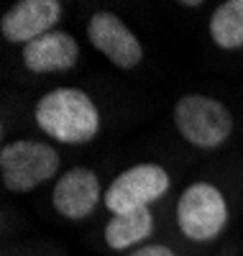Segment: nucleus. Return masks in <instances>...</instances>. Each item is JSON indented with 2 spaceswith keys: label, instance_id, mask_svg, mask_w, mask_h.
<instances>
[{
  "label": "nucleus",
  "instance_id": "9",
  "mask_svg": "<svg viewBox=\"0 0 243 256\" xmlns=\"http://www.w3.org/2000/svg\"><path fill=\"white\" fill-rule=\"evenodd\" d=\"M80 59V46L67 31H52L24 49V64L36 74L67 72Z\"/></svg>",
  "mask_w": 243,
  "mask_h": 256
},
{
  "label": "nucleus",
  "instance_id": "10",
  "mask_svg": "<svg viewBox=\"0 0 243 256\" xmlns=\"http://www.w3.org/2000/svg\"><path fill=\"white\" fill-rule=\"evenodd\" d=\"M154 230V216L151 210H134V212H120L113 216L105 226V244L113 251H126L134 248L141 241H146Z\"/></svg>",
  "mask_w": 243,
  "mask_h": 256
},
{
  "label": "nucleus",
  "instance_id": "2",
  "mask_svg": "<svg viewBox=\"0 0 243 256\" xmlns=\"http://www.w3.org/2000/svg\"><path fill=\"white\" fill-rule=\"evenodd\" d=\"M180 136L197 148H215L233 134V116L220 100L208 95H184L172 110Z\"/></svg>",
  "mask_w": 243,
  "mask_h": 256
},
{
  "label": "nucleus",
  "instance_id": "3",
  "mask_svg": "<svg viewBox=\"0 0 243 256\" xmlns=\"http://www.w3.org/2000/svg\"><path fill=\"white\" fill-rule=\"evenodd\" d=\"M59 172L56 148L41 141H10L0 152V174L10 192H28Z\"/></svg>",
  "mask_w": 243,
  "mask_h": 256
},
{
  "label": "nucleus",
  "instance_id": "5",
  "mask_svg": "<svg viewBox=\"0 0 243 256\" xmlns=\"http://www.w3.org/2000/svg\"><path fill=\"white\" fill-rule=\"evenodd\" d=\"M172 180L166 174V169L159 164H136L120 172L110 187L105 190V205L113 216L120 212H134L144 210L151 202H156L159 198L166 195Z\"/></svg>",
  "mask_w": 243,
  "mask_h": 256
},
{
  "label": "nucleus",
  "instance_id": "8",
  "mask_svg": "<svg viewBox=\"0 0 243 256\" xmlns=\"http://www.w3.org/2000/svg\"><path fill=\"white\" fill-rule=\"evenodd\" d=\"M100 198H105V192L100 187V177L87 166H74L70 172H64L52 190L54 210L70 220L87 218L98 208Z\"/></svg>",
  "mask_w": 243,
  "mask_h": 256
},
{
  "label": "nucleus",
  "instance_id": "11",
  "mask_svg": "<svg viewBox=\"0 0 243 256\" xmlns=\"http://www.w3.org/2000/svg\"><path fill=\"white\" fill-rule=\"evenodd\" d=\"M210 38L220 49L243 46V0H228L210 18Z\"/></svg>",
  "mask_w": 243,
  "mask_h": 256
},
{
  "label": "nucleus",
  "instance_id": "1",
  "mask_svg": "<svg viewBox=\"0 0 243 256\" xmlns=\"http://www.w3.org/2000/svg\"><path fill=\"white\" fill-rule=\"evenodd\" d=\"M36 126L62 144H87L100 131V113L92 98L77 88L46 92L34 110Z\"/></svg>",
  "mask_w": 243,
  "mask_h": 256
},
{
  "label": "nucleus",
  "instance_id": "7",
  "mask_svg": "<svg viewBox=\"0 0 243 256\" xmlns=\"http://www.w3.org/2000/svg\"><path fill=\"white\" fill-rule=\"evenodd\" d=\"M62 18L59 0H20L6 10L0 20V31L10 44H31L54 31Z\"/></svg>",
  "mask_w": 243,
  "mask_h": 256
},
{
  "label": "nucleus",
  "instance_id": "6",
  "mask_svg": "<svg viewBox=\"0 0 243 256\" xmlns=\"http://www.w3.org/2000/svg\"><path fill=\"white\" fill-rule=\"evenodd\" d=\"M87 38L110 64L120 70H134L144 59V46L138 36L116 13H95L87 24Z\"/></svg>",
  "mask_w": 243,
  "mask_h": 256
},
{
  "label": "nucleus",
  "instance_id": "4",
  "mask_svg": "<svg viewBox=\"0 0 243 256\" xmlns=\"http://www.w3.org/2000/svg\"><path fill=\"white\" fill-rule=\"evenodd\" d=\"M228 223V202L215 184L194 182L176 202V226L190 241H212Z\"/></svg>",
  "mask_w": 243,
  "mask_h": 256
},
{
  "label": "nucleus",
  "instance_id": "12",
  "mask_svg": "<svg viewBox=\"0 0 243 256\" xmlns=\"http://www.w3.org/2000/svg\"><path fill=\"white\" fill-rule=\"evenodd\" d=\"M128 256H176L169 246H162V244H151V246H141L136 248L134 254H128Z\"/></svg>",
  "mask_w": 243,
  "mask_h": 256
}]
</instances>
